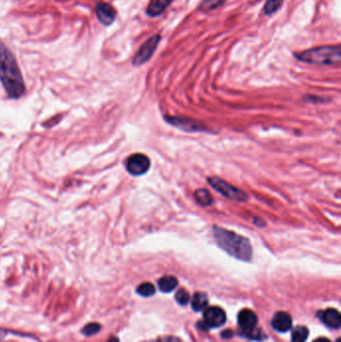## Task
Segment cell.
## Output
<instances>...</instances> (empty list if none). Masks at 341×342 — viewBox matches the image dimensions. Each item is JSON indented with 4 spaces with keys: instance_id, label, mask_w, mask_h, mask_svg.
Listing matches in <instances>:
<instances>
[{
    "instance_id": "obj_24",
    "label": "cell",
    "mask_w": 341,
    "mask_h": 342,
    "mask_svg": "<svg viewBox=\"0 0 341 342\" xmlns=\"http://www.w3.org/2000/svg\"><path fill=\"white\" fill-rule=\"evenodd\" d=\"M233 335H234L233 331H232V330H229V329H226V330H224V331L221 333V337H223V338H225V339L231 338Z\"/></svg>"
},
{
    "instance_id": "obj_20",
    "label": "cell",
    "mask_w": 341,
    "mask_h": 342,
    "mask_svg": "<svg viewBox=\"0 0 341 342\" xmlns=\"http://www.w3.org/2000/svg\"><path fill=\"white\" fill-rule=\"evenodd\" d=\"M227 0H204L200 5V10L203 12H208L218 7L222 6Z\"/></svg>"
},
{
    "instance_id": "obj_17",
    "label": "cell",
    "mask_w": 341,
    "mask_h": 342,
    "mask_svg": "<svg viewBox=\"0 0 341 342\" xmlns=\"http://www.w3.org/2000/svg\"><path fill=\"white\" fill-rule=\"evenodd\" d=\"M309 335V330L304 325H297L291 334V342H306Z\"/></svg>"
},
{
    "instance_id": "obj_22",
    "label": "cell",
    "mask_w": 341,
    "mask_h": 342,
    "mask_svg": "<svg viewBox=\"0 0 341 342\" xmlns=\"http://www.w3.org/2000/svg\"><path fill=\"white\" fill-rule=\"evenodd\" d=\"M175 300L178 302V304H180L182 306H185L190 301V294H189V292L186 289L180 288L175 293Z\"/></svg>"
},
{
    "instance_id": "obj_27",
    "label": "cell",
    "mask_w": 341,
    "mask_h": 342,
    "mask_svg": "<svg viewBox=\"0 0 341 342\" xmlns=\"http://www.w3.org/2000/svg\"><path fill=\"white\" fill-rule=\"evenodd\" d=\"M106 342H120L119 341V338L118 337H116V336H112V337H110L108 340Z\"/></svg>"
},
{
    "instance_id": "obj_4",
    "label": "cell",
    "mask_w": 341,
    "mask_h": 342,
    "mask_svg": "<svg viewBox=\"0 0 341 342\" xmlns=\"http://www.w3.org/2000/svg\"><path fill=\"white\" fill-rule=\"evenodd\" d=\"M237 322L241 329L242 335L245 337L253 340H262L266 338L262 330L256 327L258 323V317L251 309L245 308L240 310L237 315Z\"/></svg>"
},
{
    "instance_id": "obj_5",
    "label": "cell",
    "mask_w": 341,
    "mask_h": 342,
    "mask_svg": "<svg viewBox=\"0 0 341 342\" xmlns=\"http://www.w3.org/2000/svg\"><path fill=\"white\" fill-rule=\"evenodd\" d=\"M207 181L209 185L218 193H220L222 196L225 198L232 200V201H237V202H245L248 200V195L246 192L243 190L229 184L225 180L211 176L207 178Z\"/></svg>"
},
{
    "instance_id": "obj_28",
    "label": "cell",
    "mask_w": 341,
    "mask_h": 342,
    "mask_svg": "<svg viewBox=\"0 0 341 342\" xmlns=\"http://www.w3.org/2000/svg\"><path fill=\"white\" fill-rule=\"evenodd\" d=\"M336 342H340V338H338V339L336 340Z\"/></svg>"
},
{
    "instance_id": "obj_2",
    "label": "cell",
    "mask_w": 341,
    "mask_h": 342,
    "mask_svg": "<svg viewBox=\"0 0 341 342\" xmlns=\"http://www.w3.org/2000/svg\"><path fill=\"white\" fill-rule=\"evenodd\" d=\"M213 237L217 245L230 256L245 262L252 259V246L248 238L219 226H212Z\"/></svg>"
},
{
    "instance_id": "obj_15",
    "label": "cell",
    "mask_w": 341,
    "mask_h": 342,
    "mask_svg": "<svg viewBox=\"0 0 341 342\" xmlns=\"http://www.w3.org/2000/svg\"><path fill=\"white\" fill-rule=\"evenodd\" d=\"M208 305V296L204 292H195L191 298V307L194 311H203Z\"/></svg>"
},
{
    "instance_id": "obj_13",
    "label": "cell",
    "mask_w": 341,
    "mask_h": 342,
    "mask_svg": "<svg viewBox=\"0 0 341 342\" xmlns=\"http://www.w3.org/2000/svg\"><path fill=\"white\" fill-rule=\"evenodd\" d=\"M173 0H151L147 6L146 13L151 16H158L160 15L172 2Z\"/></svg>"
},
{
    "instance_id": "obj_25",
    "label": "cell",
    "mask_w": 341,
    "mask_h": 342,
    "mask_svg": "<svg viewBox=\"0 0 341 342\" xmlns=\"http://www.w3.org/2000/svg\"><path fill=\"white\" fill-rule=\"evenodd\" d=\"M9 332H10V331L7 330V329H5V328H0V341H2V340L7 336V334H8Z\"/></svg>"
},
{
    "instance_id": "obj_7",
    "label": "cell",
    "mask_w": 341,
    "mask_h": 342,
    "mask_svg": "<svg viewBox=\"0 0 341 342\" xmlns=\"http://www.w3.org/2000/svg\"><path fill=\"white\" fill-rule=\"evenodd\" d=\"M126 170L134 176L145 174L150 168V159L142 153H135L130 155L125 162Z\"/></svg>"
},
{
    "instance_id": "obj_3",
    "label": "cell",
    "mask_w": 341,
    "mask_h": 342,
    "mask_svg": "<svg viewBox=\"0 0 341 342\" xmlns=\"http://www.w3.org/2000/svg\"><path fill=\"white\" fill-rule=\"evenodd\" d=\"M295 57L309 64L337 65L340 63L341 48L339 45L321 46L296 53Z\"/></svg>"
},
{
    "instance_id": "obj_19",
    "label": "cell",
    "mask_w": 341,
    "mask_h": 342,
    "mask_svg": "<svg viewBox=\"0 0 341 342\" xmlns=\"http://www.w3.org/2000/svg\"><path fill=\"white\" fill-rule=\"evenodd\" d=\"M102 326L100 323L98 322H89L87 324H85L83 326V328L81 329V333L86 336V337H89V336H93L97 333L100 332Z\"/></svg>"
},
{
    "instance_id": "obj_6",
    "label": "cell",
    "mask_w": 341,
    "mask_h": 342,
    "mask_svg": "<svg viewBox=\"0 0 341 342\" xmlns=\"http://www.w3.org/2000/svg\"><path fill=\"white\" fill-rule=\"evenodd\" d=\"M160 34H155L152 37H150L149 39H147L139 48V50L137 51V53L135 54L133 60H132V64L134 66H140L144 63H146L153 55V53L155 52L157 45L160 41Z\"/></svg>"
},
{
    "instance_id": "obj_18",
    "label": "cell",
    "mask_w": 341,
    "mask_h": 342,
    "mask_svg": "<svg viewBox=\"0 0 341 342\" xmlns=\"http://www.w3.org/2000/svg\"><path fill=\"white\" fill-rule=\"evenodd\" d=\"M136 292H137V294H139L142 297H150V296L155 294L156 288L150 282H143L137 286Z\"/></svg>"
},
{
    "instance_id": "obj_23",
    "label": "cell",
    "mask_w": 341,
    "mask_h": 342,
    "mask_svg": "<svg viewBox=\"0 0 341 342\" xmlns=\"http://www.w3.org/2000/svg\"><path fill=\"white\" fill-rule=\"evenodd\" d=\"M143 342H181L179 338L177 337H173V336H167V337H161L158 339H154V340H149V341Z\"/></svg>"
},
{
    "instance_id": "obj_8",
    "label": "cell",
    "mask_w": 341,
    "mask_h": 342,
    "mask_svg": "<svg viewBox=\"0 0 341 342\" xmlns=\"http://www.w3.org/2000/svg\"><path fill=\"white\" fill-rule=\"evenodd\" d=\"M169 124L186 132H209L210 129L202 122L186 117H165Z\"/></svg>"
},
{
    "instance_id": "obj_1",
    "label": "cell",
    "mask_w": 341,
    "mask_h": 342,
    "mask_svg": "<svg viewBox=\"0 0 341 342\" xmlns=\"http://www.w3.org/2000/svg\"><path fill=\"white\" fill-rule=\"evenodd\" d=\"M0 81L12 99H18L25 93V84L22 73L14 54L0 41Z\"/></svg>"
},
{
    "instance_id": "obj_21",
    "label": "cell",
    "mask_w": 341,
    "mask_h": 342,
    "mask_svg": "<svg viewBox=\"0 0 341 342\" xmlns=\"http://www.w3.org/2000/svg\"><path fill=\"white\" fill-rule=\"evenodd\" d=\"M282 2H283V0H267L265 5H264V9H263L264 13L266 15L273 14L274 12H276L279 9Z\"/></svg>"
},
{
    "instance_id": "obj_14",
    "label": "cell",
    "mask_w": 341,
    "mask_h": 342,
    "mask_svg": "<svg viewBox=\"0 0 341 342\" xmlns=\"http://www.w3.org/2000/svg\"><path fill=\"white\" fill-rule=\"evenodd\" d=\"M158 288L163 293H169L178 286V280L175 276L166 275L158 280Z\"/></svg>"
},
{
    "instance_id": "obj_10",
    "label": "cell",
    "mask_w": 341,
    "mask_h": 342,
    "mask_svg": "<svg viewBox=\"0 0 341 342\" xmlns=\"http://www.w3.org/2000/svg\"><path fill=\"white\" fill-rule=\"evenodd\" d=\"M95 13L98 21L104 25L109 26L111 25L117 16L116 9L107 2L99 1L95 5Z\"/></svg>"
},
{
    "instance_id": "obj_9",
    "label": "cell",
    "mask_w": 341,
    "mask_h": 342,
    "mask_svg": "<svg viewBox=\"0 0 341 342\" xmlns=\"http://www.w3.org/2000/svg\"><path fill=\"white\" fill-rule=\"evenodd\" d=\"M203 311V322L208 328H217L226 322V313L218 306L206 307Z\"/></svg>"
},
{
    "instance_id": "obj_26",
    "label": "cell",
    "mask_w": 341,
    "mask_h": 342,
    "mask_svg": "<svg viewBox=\"0 0 341 342\" xmlns=\"http://www.w3.org/2000/svg\"><path fill=\"white\" fill-rule=\"evenodd\" d=\"M312 342H331L328 338H326V337H319V338H317V339H315V340H313Z\"/></svg>"
},
{
    "instance_id": "obj_16",
    "label": "cell",
    "mask_w": 341,
    "mask_h": 342,
    "mask_svg": "<svg viewBox=\"0 0 341 342\" xmlns=\"http://www.w3.org/2000/svg\"><path fill=\"white\" fill-rule=\"evenodd\" d=\"M194 197L197 203L201 206H210L213 202V198L207 189L201 188L194 192Z\"/></svg>"
},
{
    "instance_id": "obj_12",
    "label": "cell",
    "mask_w": 341,
    "mask_h": 342,
    "mask_svg": "<svg viewBox=\"0 0 341 342\" xmlns=\"http://www.w3.org/2000/svg\"><path fill=\"white\" fill-rule=\"evenodd\" d=\"M271 325L278 332H287L292 327V317L285 311H277L272 317Z\"/></svg>"
},
{
    "instance_id": "obj_11",
    "label": "cell",
    "mask_w": 341,
    "mask_h": 342,
    "mask_svg": "<svg viewBox=\"0 0 341 342\" xmlns=\"http://www.w3.org/2000/svg\"><path fill=\"white\" fill-rule=\"evenodd\" d=\"M320 321L331 329H339L341 326L340 312L335 308H327L317 313Z\"/></svg>"
}]
</instances>
